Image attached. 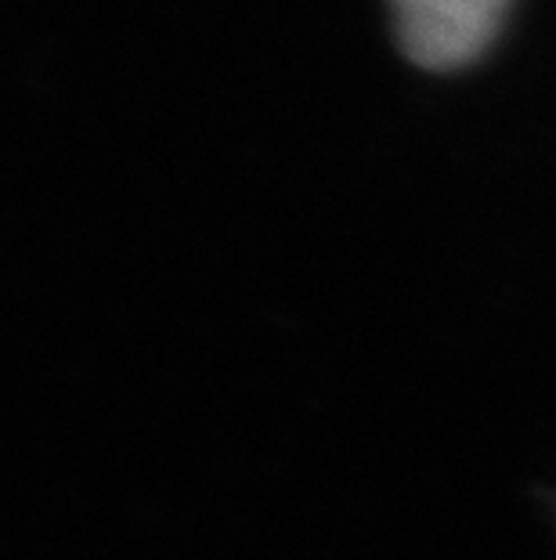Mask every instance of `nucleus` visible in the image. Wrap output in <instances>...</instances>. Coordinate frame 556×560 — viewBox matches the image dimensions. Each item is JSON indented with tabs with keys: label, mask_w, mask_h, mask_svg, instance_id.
I'll list each match as a JSON object with an SVG mask.
<instances>
[{
	"label": "nucleus",
	"mask_w": 556,
	"mask_h": 560,
	"mask_svg": "<svg viewBox=\"0 0 556 560\" xmlns=\"http://www.w3.org/2000/svg\"><path fill=\"white\" fill-rule=\"evenodd\" d=\"M513 0H390L394 33L419 69H463L499 37Z\"/></svg>",
	"instance_id": "1"
}]
</instances>
